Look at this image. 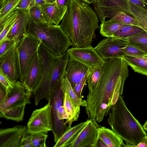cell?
<instances>
[{"instance_id":"cell-37","label":"cell","mask_w":147,"mask_h":147,"mask_svg":"<svg viewBox=\"0 0 147 147\" xmlns=\"http://www.w3.org/2000/svg\"><path fill=\"white\" fill-rule=\"evenodd\" d=\"M0 84L5 88L6 92L13 87L14 82H12L1 69H0Z\"/></svg>"},{"instance_id":"cell-36","label":"cell","mask_w":147,"mask_h":147,"mask_svg":"<svg viewBox=\"0 0 147 147\" xmlns=\"http://www.w3.org/2000/svg\"><path fill=\"white\" fill-rule=\"evenodd\" d=\"M125 55L134 57L143 56L145 54L142 51L137 48L128 44L122 49Z\"/></svg>"},{"instance_id":"cell-7","label":"cell","mask_w":147,"mask_h":147,"mask_svg":"<svg viewBox=\"0 0 147 147\" xmlns=\"http://www.w3.org/2000/svg\"><path fill=\"white\" fill-rule=\"evenodd\" d=\"M39 39L26 34L16 47V60L18 76L23 84L25 80L30 62L37 51L41 42Z\"/></svg>"},{"instance_id":"cell-44","label":"cell","mask_w":147,"mask_h":147,"mask_svg":"<svg viewBox=\"0 0 147 147\" xmlns=\"http://www.w3.org/2000/svg\"><path fill=\"white\" fill-rule=\"evenodd\" d=\"M47 3L45 0H33L32 5H35L42 6Z\"/></svg>"},{"instance_id":"cell-26","label":"cell","mask_w":147,"mask_h":147,"mask_svg":"<svg viewBox=\"0 0 147 147\" xmlns=\"http://www.w3.org/2000/svg\"><path fill=\"white\" fill-rule=\"evenodd\" d=\"M18 15V11L16 10L0 24V43L7 39L6 38L7 34L16 22Z\"/></svg>"},{"instance_id":"cell-15","label":"cell","mask_w":147,"mask_h":147,"mask_svg":"<svg viewBox=\"0 0 147 147\" xmlns=\"http://www.w3.org/2000/svg\"><path fill=\"white\" fill-rule=\"evenodd\" d=\"M42 75L41 64L37 51L30 62L25 80L22 84L29 91L33 92L39 84Z\"/></svg>"},{"instance_id":"cell-51","label":"cell","mask_w":147,"mask_h":147,"mask_svg":"<svg viewBox=\"0 0 147 147\" xmlns=\"http://www.w3.org/2000/svg\"><path fill=\"white\" fill-rule=\"evenodd\" d=\"M144 3L147 5V0H143Z\"/></svg>"},{"instance_id":"cell-46","label":"cell","mask_w":147,"mask_h":147,"mask_svg":"<svg viewBox=\"0 0 147 147\" xmlns=\"http://www.w3.org/2000/svg\"><path fill=\"white\" fill-rule=\"evenodd\" d=\"M107 147V146L102 141L98 139L96 146V147Z\"/></svg>"},{"instance_id":"cell-45","label":"cell","mask_w":147,"mask_h":147,"mask_svg":"<svg viewBox=\"0 0 147 147\" xmlns=\"http://www.w3.org/2000/svg\"><path fill=\"white\" fill-rule=\"evenodd\" d=\"M136 147H147V136H146L143 140L138 143Z\"/></svg>"},{"instance_id":"cell-30","label":"cell","mask_w":147,"mask_h":147,"mask_svg":"<svg viewBox=\"0 0 147 147\" xmlns=\"http://www.w3.org/2000/svg\"><path fill=\"white\" fill-rule=\"evenodd\" d=\"M110 21L121 23L125 25H130L139 26L137 20L131 14L124 11H120L109 20Z\"/></svg>"},{"instance_id":"cell-3","label":"cell","mask_w":147,"mask_h":147,"mask_svg":"<svg viewBox=\"0 0 147 147\" xmlns=\"http://www.w3.org/2000/svg\"><path fill=\"white\" fill-rule=\"evenodd\" d=\"M107 121L111 129L125 141L126 147H136L147 136L143 126L127 108L121 95L112 107Z\"/></svg>"},{"instance_id":"cell-8","label":"cell","mask_w":147,"mask_h":147,"mask_svg":"<svg viewBox=\"0 0 147 147\" xmlns=\"http://www.w3.org/2000/svg\"><path fill=\"white\" fill-rule=\"evenodd\" d=\"M52 107L48 101L43 107L33 111L27 124V131L29 133H47L52 130Z\"/></svg>"},{"instance_id":"cell-18","label":"cell","mask_w":147,"mask_h":147,"mask_svg":"<svg viewBox=\"0 0 147 147\" xmlns=\"http://www.w3.org/2000/svg\"><path fill=\"white\" fill-rule=\"evenodd\" d=\"M16 46L13 47L6 54L0 58V69L13 82L19 80L16 60Z\"/></svg>"},{"instance_id":"cell-49","label":"cell","mask_w":147,"mask_h":147,"mask_svg":"<svg viewBox=\"0 0 147 147\" xmlns=\"http://www.w3.org/2000/svg\"><path fill=\"white\" fill-rule=\"evenodd\" d=\"M143 127L145 131H147V121H146L143 125Z\"/></svg>"},{"instance_id":"cell-31","label":"cell","mask_w":147,"mask_h":147,"mask_svg":"<svg viewBox=\"0 0 147 147\" xmlns=\"http://www.w3.org/2000/svg\"><path fill=\"white\" fill-rule=\"evenodd\" d=\"M102 67L89 68V72L87 79L89 92H91L95 88L100 77Z\"/></svg>"},{"instance_id":"cell-14","label":"cell","mask_w":147,"mask_h":147,"mask_svg":"<svg viewBox=\"0 0 147 147\" xmlns=\"http://www.w3.org/2000/svg\"><path fill=\"white\" fill-rule=\"evenodd\" d=\"M27 127L18 125L0 130V147H20L23 135Z\"/></svg>"},{"instance_id":"cell-23","label":"cell","mask_w":147,"mask_h":147,"mask_svg":"<svg viewBox=\"0 0 147 147\" xmlns=\"http://www.w3.org/2000/svg\"><path fill=\"white\" fill-rule=\"evenodd\" d=\"M123 57L128 65L136 72L147 76V58L125 55Z\"/></svg>"},{"instance_id":"cell-42","label":"cell","mask_w":147,"mask_h":147,"mask_svg":"<svg viewBox=\"0 0 147 147\" xmlns=\"http://www.w3.org/2000/svg\"><path fill=\"white\" fill-rule=\"evenodd\" d=\"M132 3L138 5L147 10V8L143 0H128Z\"/></svg>"},{"instance_id":"cell-21","label":"cell","mask_w":147,"mask_h":147,"mask_svg":"<svg viewBox=\"0 0 147 147\" xmlns=\"http://www.w3.org/2000/svg\"><path fill=\"white\" fill-rule=\"evenodd\" d=\"M98 138L107 147H126L123 140L113 130L104 126H100L98 129Z\"/></svg>"},{"instance_id":"cell-50","label":"cell","mask_w":147,"mask_h":147,"mask_svg":"<svg viewBox=\"0 0 147 147\" xmlns=\"http://www.w3.org/2000/svg\"><path fill=\"white\" fill-rule=\"evenodd\" d=\"M47 3H52L56 1V0H45Z\"/></svg>"},{"instance_id":"cell-5","label":"cell","mask_w":147,"mask_h":147,"mask_svg":"<svg viewBox=\"0 0 147 147\" xmlns=\"http://www.w3.org/2000/svg\"><path fill=\"white\" fill-rule=\"evenodd\" d=\"M0 101V117L16 122L24 119L26 105L31 103V92L20 82H14L13 87L6 92Z\"/></svg>"},{"instance_id":"cell-52","label":"cell","mask_w":147,"mask_h":147,"mask_svg":"<svg viewBox=\"0 0 147 147\" xmlns=\"http://www.w3.org/2000/svg\"><path fill=\"white\" fill-rule=\"evenodd\" d=\"M143 56L147 58V55H144Z\"/></svg>"},{"instance_id":"cell-28","label":"cell","mask_w":147,"mask_h":147,"mask_svg":"<svg viewBox=\"0 0 147 147\" xmlns=\"http://www.w3.org/2000/svg\"><path fill=\"white\" fill-rule=\"evenodd\" d=\"M144 30L140 26L130 25H125L115 32L112 37L121 39L126 38L143 32Z\"/></svg>"},{"instance_id":"cell-34","label":"cell","mask_w":147,"mask_h":147,"mask_svg":"<svg viewBox=\"0 0 147 147\" xmlns=\"http://www.w3.org/2000/svg\"><path fill=\"white\" fill-rule=\"evenodd\" d=\"M31 136L34 147L46 146V141L48 137L47 133L41 132L35 133L31 134Z\"/></svg>"},{"instance_id":"cell-19","label":"cell","mask_w":147,"mask_h":147,"mask_svg":"<svg viewBox=\"0 0 147 147\" xmlns=\"http://www.w3.org/2000/svg\"><path fill=\"white\" fill-rule=\"evenodd\" d=\"M47 22L51 25H58L62 20L67 7L61 6L56 2L39 6Z\"/></svg>"},{"instance_id":"cell-43","label":"cell","mask_w":147,"mask_h":147,"mask_svg":"<svg viewBox=\"0 0 147 147\" xmlns=\"http://www.w3.org/2000/svg\"><path fill=\"white\" fill-rule=\"evenodd\" d=\"M71 0H56V2L59 5L67 7Z\"/></svg>"},{"instance_id":"cell-16","label":"cell","mask_w":147,"mask_h":147,"mask_svg":"<svg viewBox=\"0 0 147 147\" xmlns=\"http://www.w3.org/2000/svg\"><path fill=\"white\" fill-rule=\"evenodd\" d=\"M86 65L74 59L69 58L66 66L63 78L67 79L73 88L88 72Z\"/></svg>"},{"instance_id":"cell-20","label":"cell","mask_w":147,"mask_h":147,"mask_svg":"<svg viewBox=\"0 0 147 147\" xmlns=\"http://www.w3.org/2000/svg\"><path fill=\"white\" fill-rule=\"evenodd\" d=\"M89 119L72 127H69L55 143L54 147H71L87 125Z\"/></svg>"},{"instance_id":"cell-12","label":"cell","mask_w":147,"mask_h":147,"mask_svg":"<svg viewBox=\"0 0 147 147\" xmlns=\"http://www.w3.org/2000/svg\"><path fill=\"white\" fill-rule=\"evenodd\" d=\"M67 52L69 58L82 63L89 68L102 67L105 62L92 46L86 47H72L68 49Z\"/></svg>"},{"instance_id":"cell-39","label":"cell","mask_w":147,"mask_h":147,"mask_svg":"<svg viewBox=\"0 0 147 147\" xmlns=\"http://www.w3.org/2000/svg\"><path fill=\"white\" fill-rule=\"evenodd\" d=\"M89 72V71L82 80L76 84L73 88V89L76 94L79 98H82L81 95L82 90L86 81Z\"/></svg>"},{"instance_id":"cell-24","label":"cell","mask_w":147,"mask_h":147,"mask_svg":"<svg viewBox=\"0 0 147 147\" xmlns=\"http://www.w3.org/2000/svg\"><path fill=\"white\" fill-rule=\"evenodd\" d=\"M129 13L137 20L139 26L147 32V10L128 0Z\"/></svg>"},{"instance_id":"cell-6","label":"cell","mask_w":147,"mask_h":147,"mask_svg":"<svg viewBox=\"0 0 147 147\" xmlns=\"http://www.w3.org/2000/svg\"><path fill=\"white\" fill-rule=\"evenodd\" d=\"M38 53L40 59L42 78L38 85L33 92L35 105L37 106L43 99L48 100L55 87L54 80L55 77L53 69L57 56L41 42Z\"/></svg>"},{"instance_id":"cell-53","label":"cell","mask_w":147,"mask_h":147,"mask_svg":"<svg viewBox=\"0 0 147 147\" xmlns=\"http://www.w3.org/2000/svg\"></svg>"},{"instance_id":"cell-35","label":"cell","mask_w":147,"mask_h":147,"mask_svg":"<svg viewBox=\"0 0 147 147\" xmlns=\"http://www.w3.org/2000/svg\"><path fill=\"white\" fill-rule=\"evenodd\" d=\"M15 45H16L15 43L9 39L6 40L0 43V58L6 54Z\"/></svg>"},{"instance_id":"cell-22","label":"cell","mask_w":147,"mask_h":147,"mask_svg":"<svg viewBox=\"0 0 147 147\" xmlns=\"http://www.w3.org/2000/svg\"><path fill=\"white\" fill-rule=\"evenodd\" d=\"M64 93L63 105L67 116L65 121V124H68L70 127L72 123L78 120L80 113V106H76L71 99L68 93L65 92Z\"/></svg>"},{"instance_id":"cell-11","label":"cell","mask_w":147,"mask_h":147,"mask_svg":"<svg viewBox=\"0 0 147 147\" xmlns=\"http://www.w3.org/2000/svg\"><path fill=\"white\" fill-rule=\"evenodd\" d=\"M93 4L94 10L101 22L106 18H112L119 11L129 13L128 0H95Z\"/></svg>"},{"instance_id":"cell-40","label":"cell","mask_w":147,"mask_h":147,"mask_svg":"<svg viewBox=\"0 0 147 147\" xmlns=\"http://www.w3.org/2000/svg\"><path fill=\"white\" fill-rule=\"evenodd\" d=\"M33 0H21L16 7L17 9L28 10L32 5Z\"/></svg>"},{"instance_id":"cell-17","label":"cell","mask_w":147,"mask_h":147,"mask_svg":"<svg viewBox=\"0 0 147 147\" xmlns=\"http://www.w3.org/2000/svg\"><path fill=\"white\" fill-rule=\"evenodd\" d=\"M17 19L7 36V39L13 41L16 46L21 38L26 34L27 25L29 20L28 10L17 9Z\"/></svg>"},{"instance_id":"cell-1","label":"cell","mask_w":147,"mask_h":147,"mask_svg":"<svg viewBox=\"0 0 147 147\" xmlns=\"http://www.w3.org/2000/svg\"><path fill=\"white\" fill-rule=\"evenodd\" d=\"M129 65L124 57L105 61L93 91L87 96L85 111L89 119L101 122L109 115L112 106L122 94L129 76Z\"/></svg>"},{"instance_id":"cell-25","label":"cell","mask_w":147,"mask_h":147,"mask_svg":"<svg viewBox=\"0 0 147 147\" xmlns=\"http://www.w3.org/2000/svg\"><path fill=\"white\" fill-rule=\"evenodd\" d=\"M128 44L134 47L147 55V32L144 31L126 39Z\"/></svg>"},{"instance_id":"cell-9","label":"cell","mask_w":147,"mask_h":147,"mask_svg":"<svg viewBox=\"0 0 147 147\" xmlns=\"http://www.w3.org/2000/svg\"><path fill=\"white\" fill-rule=\"evenodd\" d=\"M61 82L57 85L52 91L48 100L52 106L51 115L52 132L55 143L65 131L69 127L65 124L64 120H59L58 118L57 111L58 108L63 105L64 93L61 87Z\"/></svg>"},{"instance_id":"cell-2","label":"cell","mask_w":147,"mask_h":147,"mask_svg":"<svg viewBox=\"0 0 147 147\" xmlns=\"http://www.w3.org/2000/svg\"><path fill=\"white\" fill-rule=\"evenodd\" d=\"M59 25L69 39L71 46L76 47L91 46L95 31L100 28L98 17L88 4L71 0Z\"/></svg>"},{"instance_id":"cell-48","label":"cell","mask_w":147,"mask_h":147,"mask_svg":"<svg viewBox=\"0 0 147 147\" xmlns=\"http://www.w3.org/2000/svg\"><path fill=\"white\" fill-rule=\"evenodd\" d=\"M84 2L88 4L93 3L95 0H78Z\"/></svg>"},{"instance_id":"cell-33","label":"cell","mask_w":147,"mask_h":147,"mask_svg":"<svg viewBox=\"0 0 147 147\" xmlns=\"http://www.w3.org/2000/svg\"><path fill=\"white\" fill-rule=\"evenodd\" d=\"M28 12L30 18L35 22L40 24H48L39 6L35 5L31 6L28 10Z\"/></svg>"},{"instance_id":"cell-4","label":"cell","mask_w":147,"mask_h":147,"mask_svg":"<svg viewBox=\"0 0 147 147\" xmlns=\"http://www.w3.org/2000/svg\"><path fill=\"white\" fill-rule=\"evenodd\" d=\"M26 32L40 40L56 56L64 54L71 46L69 38L60 25L39 24L29 17Z\"/></svg>"},{"instance_id":"cell-13","label":"cell","mask_w":147,"mask_h":147,"mask_svg":"<svg viewBox=\"0 0 147 147\" xmlns=\"http://www.w3.org/2000/svg\"><path fill=\"white\" fill-rule=\"evenodd\" d=\"M100 127L94 119H89V122L71 147H96Z\"/></svg>"},{"instance_id":"cell-38","label":"cell","mask_w":147,"mask_h":147,"mask_svg":"<svg viewBox=\"0 0 147 147\" xmlns=\"http://www.w3.org/2000/svg\"><path fill=\"white\" fill-rule=\"evenodd\" d=\"M31 134L27 129L24 132L21 141L20 147H33Z\"/></svg>"},{"instance_id":"cell-41","label":"cell","mask_w":147,"mask_h":147,"mask_svg":"<svg viewBox=\"0 0 147 147\" xmlns=\"http://www.w3.org/2000/svg\"><path fill=\"white\" fill-rule=\"evenodd\" d=\"M57 113V117L59 119L62 120L67 119V115L63 105L58 108Z\"/></svg>"},{"instance_id":"cell-47","label":"cell","mask_w":147,"mask_h":147,"mask_svg":"<svg viewBox=\"0 0 147 147\" xmlns=\"http://www.w3.org/2000/svg\"><path fill=\"white\" fill-rule=\"evenodd\" d=\"M10 0H1L0 5L1 8L3 7L7 4Z\"/></svg>"},{"instance_id":"cell-27","label":"cell","mask_w":147,"mask_h":147,"mask_svg":"<svg viewBox=\"0 0 147 147\" xmlns=\"http://www.w3.org/2000/svg\"><path fill=\"white\" fill-rule=\"evenodd\" d=\"M125 24L118 22H113L109 20H105L101 22L100 27V33L103 36L112 37L115 32L123 27Z\"/></svg>"},{"instance_id":"cell-10","label":"cell","mask_w":147,"mask_h":147,"mask_svg":"<svg viewBox=\"0 0 147 147\" xmlns=\"http://www.w3.org/2000/svg\"><path fill=\"white\" fill-rule=\"evenodd\" d=\"M128 44L125 40L107 37L100 41L94 49L105 61L111 59L120 58L125 55L123 48Z\"/></svg>"},{"instance_id":"cell-29","label":"cell","mask_w":147,"mask_h":147,"mask_svg":"<svg viewBox=\"0 0 147 147\" xmlns=\"http://www.w3.org/2000/svg\"><path fill=\"white\" fill-rule=\"evenodd\" d=\"M61 87L63 92H67L71 99L77 106L85 107L86 104V100L78 97L75 93L71 84L67 79L63 78L61 82Z\"/></svg>"},{"instance_id":"cell-32","label":"cell","mask_w":147,"mask_h":147,"mask_svg":"<svg viewBox=\"0 0 147 147\" xmlns=\"http://www.w3.org/2000/svg\"><path fill=\"white\" fill-rule=\"evenodd\" d=\"M21 0H10L0 10V24L11 13L16 10L17 6Z\"/></svg>"}]
</instances>
